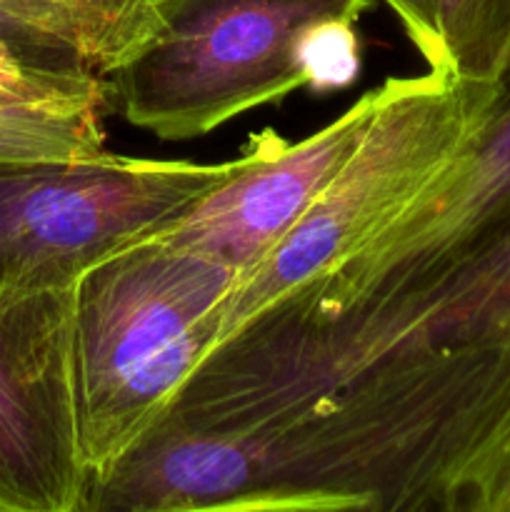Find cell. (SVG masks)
<instances>
[{
  "label": "cell",
  "instance_id": "6da1fadb",
  "mask_svg": "<svg viewBox=\"0 0 510 512\" xmlns=\"http://www.w3.org/2000/svg\"><path fill=\"white\" fill-rule=\"evenodd\" d=\"M238 273L140 238L75 283V393L83 458L100 473L165 415L213 348Z\"/></svg>",
  "mask_w": 510,
  "mask_h": 512
},
{
  "label": "cell",
  "instance_id": "7a4b0ae2",
  "mask_svg": "<svg viewBox=\"0 0 510 512\" xmlns=\"http://www.w3.org/2000/svg\"><path fill=\"white\" fill-rule=\"evenodd\" d=\"M500 85L428 68L423 75L388 78V95L355 153L293 230L235 278L218 308L213 348L325 273L425 193L480 133Z\"/></svg>",
  "mask_w": 510,
  "mask_h": 512
},
{
  "label": "cell",
  "instance_id": "3957f363",
  "mask_svg": "<svg viewBox=\"0 0 510 512\" xmlns=\"http://www.w3.org/2000/svg\"><path fill=\"white\" fill-rule=\"evenodd\" d=\"M370 0H173L160 33L105 73V105L163 143L205 138L308 88L305 35Z\"/></svg>",
  "mask_w": 510,
  "mask_h": 512
},
{
  "label": "cell",
  "instance_id": "277c9868",
  "mask_svg": "<svg viewBox=\"0 0 510 512\" xmlns=\"http://www.w3.org/2000/svg\"><path fill=\"white\" fill-rule=\"evenodd\" d=\"M238 163L110 150L85 163H0V293L73 288L95 263L220 188Z\"/></svg>",
  "mask_w": 510,
  "mask_h": 512
},
{
  "label": "cell",
  "instance_id": "5b68a950",
  "mask_svg": "<svg viewBox=\"0 0 510 512\" xmlns=\"http://www.w3.org/2000/svg\"><path fill=\"white\" fill-rule=\"evenodd\" d=\"M73 288L0 293V512H78Z\"/></svg>",
  "mask_w": 510,
  "mask_h": 512
},
{
  "label": "cell",
  "instance_id": "8992f818",
  "mask_svg": "<svg viewBox=\"0 0 510 512\" xmlns=\"http://www.w3.org/2000/svg\"><path fill=\"white\" fill-rule=\"evenodd\" d=\"M385 95L388 80L365 90L335 120L300 140H285L270 128L253 133L238 155L233 178L145 238L203 255L243 275L328 188L368 133Z\"/></svg>",
  "mask_w": 510,
  "mask_h": 512
},
{
  "label": "cell",
  "instance_id": "52a82bcc",
  "mask_svg": "<svg viewBox=\"0 0 510 512\" xmlns=\"http://www.w3.org/2000/svg\"><path fill=\"white\" fill-rule=\"evenodd\" d=\"M510 213V73L488 120L463 155L360 245L373 280L410 278L450 258Z\"/></svg>",
  "mask_w": 510,
  "mask_h": 512
},
{
  "label": "cell",
  "instance_id": "ba28073f",
  "mask_svg": "<svg viewBox=\"0 0 510 512\" xmlns=\"http://www.w3.org/2000/svg\"><path fill=\"white\" fill-rule=\"evenodd\" d=\"M170 3L0 0V33L30 48L78 60L103 78L160 33Z\"/></svg>",
  "mask_w": 510,
  "mask_h": 512
},
{
  "label": "cell",
  "instance_id": "9c48e42d",
  "mask_svg": "<svg viewBox=\"0 0 510 512\" xmlns=\"http://www.w3.org/2000/svg\"><path fill=\"white\" fill-rule=\"evenodd\" d=\"M428 70L503 83L510 0H383Z\"/></svg>",
  "mask_w": 510,
  "mask_h": 512
},
{
  "label": "cell",
  "instance_id": "30bf717a",
  "mask_svg": "<svg viewBox=\"0 0 510 512\" xmlns=\"http://www.w3.org/2000/svg\"><path fill=\"white\" fill-rule=\"evenodd\" d=\"M103 103H0V163H85L105 148Z\"/></svg>",
  "mask_w": 510,
  "mask_h": 512
},
{
  "label": "cell",
  "instance_id": "8fae6325",
  "mask_svg": "<svg viewBox=\"0 0 510 512\" xmlns=\"http://www.w3.org/2000/svg\"><path fill=\"white\" fill-rule=\"evenodd\" d=\"M438 265H445L480 335L510 338V213Z\"/></svg>",
  "mask_w": 510,
  "mask_h": 512
},
{
  "label": "cell",
  "instance_id": "7c38bea8",
  "mask_svg": "<svg viewBox=\"0 0 510 512\" xmlns=\"http://www.w3.org/2000/svg\"><path fill=\"white\" fill-rule=\"evenodd\" d=\"M0 103H103V80L88 65L30 48L0 33Z\"/></svg>",
  "mask_w": 510,
  "mask_h": 512
},
{
  "label": "cell",
  "instance_id": "4fadbf2b",
  "mask_svg": "<svg viewBox=\"0 0 510 512\" xmlns=\"http://www.w3.org/2000/svg\"><path fill=\"white\" fill-rule=\"evenodd\" d=\"M360 18L340 15V18L320 20L303 45V65L308 73V88L325 93L353 83L360 70Z\"/></svg>",
  "mask_w": 510,
  "mask_h": 512
},
{
  "label": "cell",
  "instance_id": "5bb4252c",
  "mask_svg": "<svg viewBox=\"0 0 510 512\" xmlns=\"http://www.w3.org/2000/svg\"><path fill=\"white\" fill-rule=\"evenodd\" d=\"M483 512H510V445L495 463L485 488Z\"/></svg>",
  "mask_w": 510,
  "mask_h": 512
},
{
  "label": "cell",
  "instance_id": "9a60e30c",
  "mask_svg": "<svg viewBox=\"0 0 510 512\" xmlns=\"http://www.w3.org/2000/svg\"><path fill=\"white\" fill-rule=\"evenodd\" d=\"M198 512H273V510H255V508H220V510H198Z\"/></svg>",
  "mask_w": 510,
  "mask_h": 512
},
{
  "label": "cell",
  "instance_id": "2e32d148",
  "mask_svg": "<svg viewBox=\"0 0 510 512\" xmlns=\"http://www.w3.org/2000/svg\"><path fill=\"white\" fill-rule=\"evenodd\" d=\"M155 3H170V0H155Z\"/></svg>",
  "mask_w": 510,
  "mask_h": 512
}]
</instances>
